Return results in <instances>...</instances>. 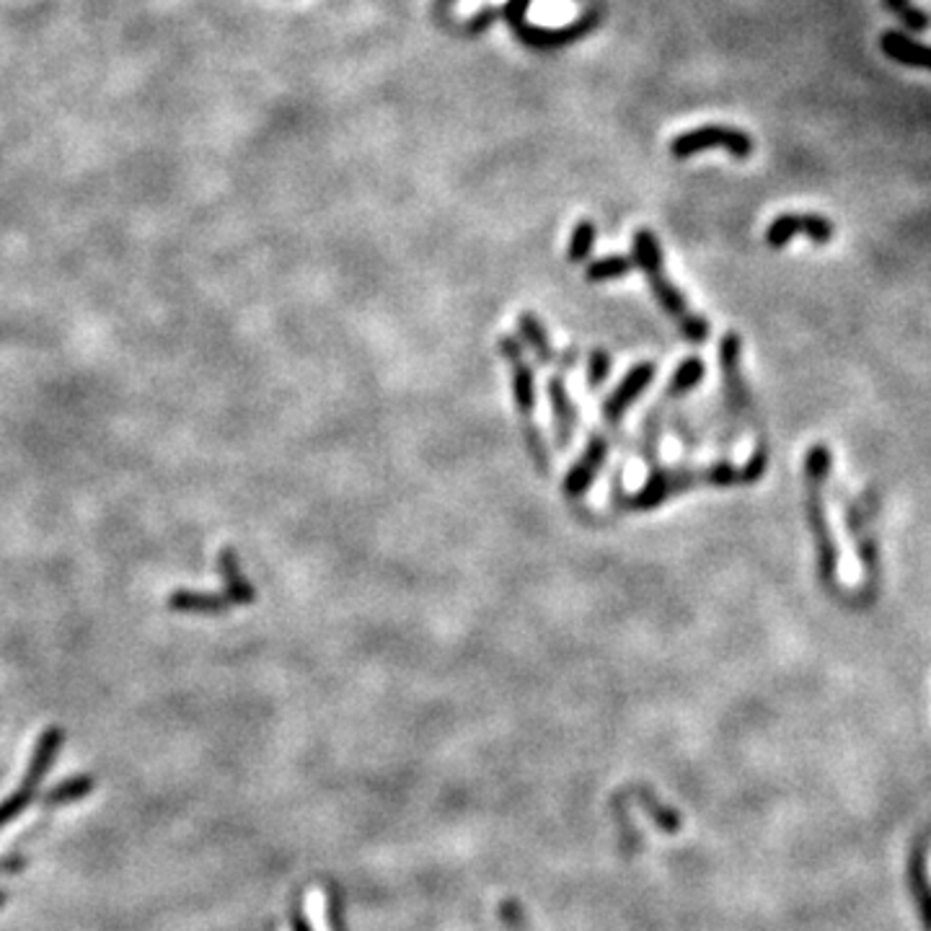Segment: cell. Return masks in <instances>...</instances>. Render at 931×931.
Masks as SVG:
<instances>
[{"mask_svg": "<svg viewBox=\"0 0 931 931\" xmlns=\"http://www.w3.org/2000/svg\"><path fill=\"white\" fill-rule=\"evenodd\" d=\"M551 391V407H554V422H557V445L566 447L572 440V427H575V411H572L570 398L564 394V383L562 381H551L549 383Z\"/></svg>", "mask_w": 931, "mask_h": 931, "instance_id": "cell-12", "label": "cell"}, {"mask_svg": "<svg viewBox=\"0 0 931 931\" xmlns=\"http://www.w3.org/2000/svg\"><path fill=\"white\" fill-rule=\"evenodd\" d=\"M653 375H655L653 362H642V366H636L632 373L624 378V383H621V386L616 389L604 404V417H606L608 425L611 427L619 425V419L624 417L629 404H632L634 398L640 396L644 389H647V383L653 381Z\"/></svg>", "mask_w": 931, "mask_h": 931, "instance_id": "cell-7", "label": "cell"}, {"mask_svg": "<svg viewBox=\"0 0 931 931\" xmlns=\"http://www.w3.org/2000/svg\"><path fill=\"white\" fill-rule=\"evenodd\" d=\"M636 797H640V802L644 804V808H647V813L655 817V823L660 825L663 831H668V833L681 831V817H678L673 810H668L665 804L657 802L649 792H636Z\"/></svg>", "mask_w": 931, "mask_h": 931, "instance_id": "cell-19", "label": "cell"}, {"mask_svg": "<svg viewBox=\"0 0 931 931\" xmlns=\"http://www.w3.org/2000/svg\"><path fill=\"white\" fill-rule=\"evenodd\" d=\"M218 572L223 577V593L228 595L230 600H234V606H249L254 604L256 590L254 585L249 583L247 575H243L241 562H238V554L234 549H223L218 557Z\"/></svg>", "mask_w": 931, "mask_h": 931, "instance_id": "cell-10", "label": "cell"}, {"mask_svg": "<svg viewBox=\"0 0 931 931\" xmlns=\"http://www.w3.org/2000/svg\"><path fill=\"white\" fill-rule=\"evenodd\" d=\"M704 151H727L732 158L745 160L753 156V138L730 124H706V128L683 132L670 143V153L676 158H691Z\"/></svg>", "mask_w": 931, "mask_h": 931, "instance_id": "cell-3", "label": "cell"}, {"mask_svg": "<svg viewBox=\"0 0 931 931\" xmlns=\"http://www.w3.org/2000/svg\"><path fill=\"white\" fill-rule=\"evenodd\" d=\"M593 241H595V226L590 220H580L575 230H572L566 259H570V262H575V264L583 262V259H587V254H590Z\"/></svg>", "mask_w": 931, "mask_h": 931, "instance_id": "cell-18", "label": "cell"}, {"mask_svg": "<svg viewBox=\"0 0 931 931\" xmlns=\"http://www.w3.org/2000/svg\"><path fill=\"white\" fill-rule=\"evenodd\" d=\"M174 613L192 616H218L234 608V600L226 593H202V590H174L166 600Z\"/></svg>", "mask_w": 931, "mask_h": 931, "instance_id": "cell-9", "label": "cell"}, {"mask_svg": "<svg viewBox=\"0 0 931 931\" xmlns=\"http://www.w3.org/2000/svg\"><path fill=\"white\" fill-rule=\"evenodd\" d=\"M880 50L885 58L898 62V65L929 70L931 73V45H923V41L914 39L911 34L895 32V29L882 32Z\"/></svg>", "mask_w": 931, "mask_h": 931, "instance_id": "cell-6", "label": "cell"}, {"mask_svg": "<svg viewBox=\"0 0 931 931\" xmlns=\"http://www.w3.org/2000/svg\"><path fill=\"white\" fill-rule=\"evenodd\" d=\"M65 745V730L58 725H50L47 730L37 735V743H34L29 766H26L24 779L19 781V787L0 800V831L9 828V825L26 813L32 808V802L37 800V792L41 781L50 774L55 759H58L60 748Z\"/></svg>", "mask_w": 931, "mask_h": 931, "instance_id": "cell-2", "label": "cell"}, {"mask_svg": "<svg viewBox=\"0 0 931 931\" xmlns=\"http://www.w3.org/2000/svg\"><path fill=\"white\" fill-rule=\"evenodd\" d=\"M96 789V779L91 774H75L68 776V779H62L55 784V787L47 789L45 795L39 797L41 808L55 810V808H68V804L86 800V797Z\"/></svg>", "mask_w": 931, "mask_h": 931, "instance_id": "cell-11", "label": "cell"}, {"mask_svg": "<svg viewBox=\"0 0 931 931\" xmlns=\"http://www.w3.org/2000/svg\"><path fill=\"white\" fill-rule=\"evenodd\" d=\"M704 378V366H702V360H696V357H691V360H685L681 368L676 370V375H673V381H670V386H668V396H683L685 391H691L696 386L699 381H702Z\"/></svg>", "mask_w": 931, "mask_h": 931, "instance_id": "cell-17", "label": "cell"}, {"mask_svg": "<svg viewBox=\"0 0 931 931\" xmlns=\"http://www.w3.org/2000/svg\"><path fill=\"white\" fill-rule=\"evenodd\" d=\"M308 921H311L319 931H334L332 927H329L326 900H324V893L321 891H313L311 895H308Z\"/></svg>", "mask_w": 931, "mask_h": 931, "instance_id": "cell-21", "label": "cell"}, {"mask_svg": "<svg viewBox=\"0 0 931 931\" xmlns=\"http://www.w3.org/2000/svg\"><path fill=\"white\" fill-rule=\"evenodd\" d=\"M914 891H916V900H919V911H921V921L927 931H931V880L927 874V862H923V854L919 851V857L914 859Z\"/></svg>", "mask_w": 931, "mask_h": 931, "instance_id": "cell-15", "label": "cell"}, {"mask_svg": "<svg viewBox=\"0 0 931 931\" xmlns=\"http://www.w3.org/2000/svg\"><path fill=\"white\" fill-rule=\"evenodd\" d=\"M5 903H9V893H5V891H0V908H3V906H5Z\"/></svg>", "mask_w": 931, "mask_h": 931, "instance_id": "cell-24", "label": "cell"}, {"mask_svg": "<svg viewBox=\"0 0 931 931\" xmlns=\"http://www.w3.org/2000/svg\"><path fill=\"white\" fill-rule=\"evenodd\" d=\"M885 9L895 13L903 26L911 34L927 32L931 26V16L927 11H921L919 5H914L911 0H885Z\"/></svg>", "mask_w": 931, "mask_h": 931, "instance_id": "cell-14", "label": "cell"}, {"mask_svg": "<svg viewBox=\"0 0 931 931\" xmlns=\"http://www.w3.org/2000/svg\"><path fill=\"white\" fill-rule=\"evenodd\" d=\"M293 931H308V927L300 919H296V921H293Z\"/></svg>", "mask_w": 931, "mask_h": 931, "instance_id": "cell-23", "label": "cell"}, {"mask_svg": "<svg viewBox=\"0 0 931 931\" xmlns=\"http://www.w3.org/2000/svg\"><path fill=\"white\" fill-rule=\"evenodd\" d=\"M634 270V262L629 256H606L600 262H593L587 270V279L590 283H604V279L624 277Z\"/></svg>", "mask_w": 931, "mask_h": 931, "instance_id": "cell-16", "label": "cell"}, {"mask_svg": "<svg viewBox=\"0 0 931 931\" xmlns=\"http://www.w3.org/2000/svg\"><path fill=\"white\" fill-rule=\"evenodd\" d=\"M26 867H29V857H26V854H3V857H0V878H13V874L24 872Z\"/></svg>", "mask_w": 931, "mask_h": 931, "instance_id": "cell-22", "label": "cell"}, {"mask_svg": "<svg viewBox=\"0 0 931 931\" xmlns=\"http://www.w3.org/2000/svg\"><path fill=\"white\" fill-rule=\"evenodd\" d=\"M500 349H502V355H505V360L510 362V370H513L515 404H517V409H521L523 422H530V417H534V407H536L534 373H530V368L525 366L521 347H517V342L513 337H502Z\"/></svg>", "mask_w": 931, "mask_h": 931, "instance_id": "cell-5", "label": "cell"}, {"mask_svg": "<svg viewBox=\"0 0 931 931\" xmlns=\"http://www.w3.org/2000/svg\"><path fill=\"white\" fill-rule=\"evenodd\" d=\"M634 256H636V264H640L644 272V277H647L649 288L655 293L657 303H660L665 311L678 321L683 337L691 342H704L709 337V324H706L704 319H699L696 313H691L685 298L676 290V285L670 283L668 275H665L660 243H657V238L649 234L647 228H640L634 234Z\"/></svg>", "mask_w": 931, "mask_h": 931, "instance_id": "cell-1", "label": "cell"}, {"mask_svg": "<svg viewBox=\"0 0 931 931\" xmlns=\"http://www.w3.org/2000/svg\"><path fill=\"white\" fill-rule=\"evenodd\" d=\"M608 370H611V357H608L606 349H595L590 355V366H587V383H590V389H598L600 383L606 381Z\"/></svg>", "mask_w": 931, "mask_h": 931, "instance_id": "cell-20", "label": "cell"}, {"mask_svg": "<svg viewBox=\"0 0 931 931\" xmlns=\"http://www.w3.org/2000/svg\"><path fill=\"white\" fill-rule=\"evenodd\" d=\"M808 236L813 243H828L836 236V228L828 218L817 213L797 215V213H784L776 218L766 230V243L772 249H784L795 236Z\"/></svg>", "mask_w": 931, "mask_h": 931, "instance_id": "cell-4", "label": "cell"}, {"mask_svg": "<svg viewBox=\"0 0 931 931\" xmlns=\"http://www.w3.org/2000/svg\"><path fill=\"white\" fill-rule=\"evenodd\" d=\"M606 453H608V440L604 435H595L590 440V445H587L585 456L572 466V472L566 474L564 479V494L570 497V500H577V497H583L587 492V487H590L595 479V472L604 466Z\"/></svg>", "mask_w": 931, "mask_h": 931, "instance_id": "cell-8", "label": "cell"}, {"mask_svg": "<svg viewBox=\"0 0 931 931\" xmlns=\"http://www.w3.org/2000/svg\"><path fill=\"white\" fill-rule=\"evenodd\" d=\"M521 334L525 337V342H528V345L534 347L536 360L541 362V366H546V362L554 360V353H551L549 337H546V329H544L541 321H538L534 317V313H523V317H521Z\"/></svg>", "mask_w": 931, "mask_h": 931, "instance_id": "cell-13", "label": "cell"}]
</instances>
